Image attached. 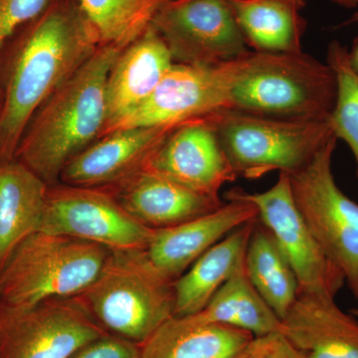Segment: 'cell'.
I'll return each instance as SVG.
<instances>
[{
    "instance_id": "obj_24",
    "label": "cell",
    "mask_w": 358,
    "mask_h": 358,
    "mask_svg": "<svg viewBox=\"0 0 358 358\" xmlns=\"http://www.w3.org/2000/svg\"><path fill=\"white\" fill-rule=\"evenodd\" d=\"M245 268L264 301L281 320L284 319L298 296V281L284 252L259 219L247 245Z\"/></svg>"
},
{
    "instance_id": "obj_31",
    "label": "cell",
    "mask_w": 358,
    "mask_h": 358,
    "mask_svg": "<svg viewBox=\"0 0 358 358\" xmlns=\"http://www.w3.org/2000/svg\"><path fill=\"white\" fill-rule=\"evenodd\" d=\"M331 1L343 8L350 9L358 7V0H331Z\"/></svg>"
},
{
    "instance_id": "obj_22",
    "label": "cell",
    "mask_w": 358,
    "mask_h": 358,
    "mask_svg": "<svg viewBox=\"0 0 358 358\" xmlns=\"http://www.w3.org/2000/svg\"><path fill=\"white\" fill-rule=\"evenodd\" d=\"M257 220L232 231L207 250L174 282V317L196 315L206 307L243 261L250 235Z\"/></svg>"
},
{
    "instance_id": "obj_32",
    "label": "cell",
    "mask_w": 358,
    "mask_h": 358,
    "mask_svg": "<svg viewBox=\"0 0 358 358\" xmlns=\"http://www.w3.org/2000/svg\"><path fill=\"white\" fill-rule=\"evenodd\" d=\"M350 312L352 313L353 315H355V317H357L358 319V308H352V310H350Z\"/></svg>"
},
{
    "instance_id": "obj_5",
    "label": "cell",
    "mask_w": 358,
    "mask_h": 358,
    "mask_svg": "<svg viewBox=\"0 0 358 358\" xmlns=\"http://www.w3.org/2000/svg\"><path fill=\"white\" fill-rule=\"evenodd\" d=\"M110 250L76 238L37 231L0 271V313H15L54 298L78 296L105 265Z\"/></svg>"
},
{
    "instance_id": "obj_4",
    "label": "cell",
    "mask_w": 358,
    "mask_h": 358,
    "mask_svg": "<svg viewBox=\"0 0 358 358\" xmlns=\"http://www.w3.org/2000/svg\"><path fill=\"white\" fill-rule=\"evenodd\" d=\"M174 282L145 249L112 251L95 281L78 296L106 331L141 345L174 317Z\"/></svg>"
},
{
    "instance_id": "obj_15",
    "label": "cell",
    "mask_w": 358,
    "mask_h": 358,
    "mask_svg": "<svg viewBox=\"0 0 358 358\" xmlns=\"http://www.w3.org/2000/svg\"><path fill=\"white\" fill-rule=\"evenodd\" d=\"M228 200L210 213L155 230L145 251L162 274L176 281L207 250L232 231L258 219L255 205L246 200Z\"/></svg>"
},
{
    "instance_id": "obj_29",
    "label": "cell",
    "mask_w": 358,
    "mask_h": 358,
    "mask_svg": "<svg viewBox=\"0 0 358 358\" xmlns=\"http://www.w3.org/2000/svg\"><path fill=\"white\" fill-rule=\"evenodd\" d=\"M244 358H308L282 333L254 338Z\"/></svg>"
},
{
    "instance_id": "obj_3",
    "label": "cell",
    "mask_w": 358,
    "mask_h": 358,
    "mask_svg": "<svg viewBox=\"0 0 358 358\" xmlns=\"http://www.w3.org/2000/svg\"><path fill=\"white\" fill-rule=\"evenodd\" d=\"M222 108L285 120H329L336 80L327 63L308 54L244 55L214 67Z\"/></svg>"
},
{
    "instance_id": "obj_11",
    "label": "cell",
    "mask_w": 358,
    "mask_h": 358,
    "mask_svg": "<svg viewBox=\"0 0 358 358\" xmlns=\"http://www.w3.org/2000/svg\"><path fill=\"white\" fill-rule=\"evenodd\" d=\"M152 27L176 64L211 67L250 51L228 0H169Z\"/></svg>"
},
{
    "instance_id": "obj_7",
    "label": "cell",
    "mask_w": 358,
    "mask_h": 358,
    "mask_svg": "<svg viewBox=\"0 0 358 358\" xmlns=\"http://www.w3.org/2000/svg\"><path fill=\"white\" fill-rule=\"evenodd\" d=\"M336 136L300 171L289 174L301 216L320 248L343 272L358 308V203L339 188L333 173Z\"/></svg>"
},
{
    "instance_id": "obj_27",
    "label": "cell",
    "mask_w": 358,
    "mask_h": 358,
    "mask_svg": "<svg viewBox=\"0 0 358 358\" xmlns=\"http://www.w3.org/2000/svg\"><path fill=\"white\" fill-rule=\"evenodd\" d=\"M54 0H0V67L8 40L23 26L38 17ZM1 101V85H0Z\"/></svg>"
},
{
    "instance_id": "obj_6",
    "label": "cell",
    "mask_w": 358,
    "mask_h": 358,
    "mask_svg": "<svg viewBox=\"0 0 358 358\" xmlns=\"http://www.w3.org/2000/svg\"><path fill=\"white\" fill-rule=\"evenodd\" d=\"M207 117L238 178L296 173L334 136L329 119H277L230 110Z\"/></svg>"
},
{
    "instance_id": "obj_12",
    "label": "cell",
    "mask_w": 358,
    "mask_h": 358,
    "mask_svg": "<svg viewBox=\"0 0 358 358\" xmlns=\"http://www.w3.org/2000/svg\"><path fill=\"white\" fill-rule=\"evenodd\" d=\"M145 169L210 196L238 178L207 115L178 124Z\"/></svg>"
},
{
    "instance_id": "obj_19",
    "label": "cell",
    "mask_w": 358,
    "mask_h": 358,
    "mask_svg": "<svg viewBox=\"0 0 358 358\" xmlns=\"http://www.w3.org/2000/svg\"><path fill=\"white\" fill-rule=\"evenodd\" d=\"M255 336L222 324L173 317L141 345L143 358H244Z\"/></svg>"
},
{
    "instance_id": "obj_13",
    "label": "cell",
    "mask_w": 358,
    "mask_h": 358,
    "mask_svg": "<svg viewBox=\"0 0 358 358\" xmlns=\"http://www.w3.org/2000/svg\"><path fill=\"white\" fill-rule=\"evenodd\" d=\"M176 126L134 127L105 134L71 160L61 183L93 188L119 185L147 167Z\"/></svg>"
},
{
    "instance_id": "obj_1",
    "label": "cell",
    "mask_w": 358,
    "mask_h": 358,
    "mask_svg": "<svg viewBox=\"0 0 358 358\" xmlns=\"http://www.w3.org/2000/svg\"><path fill=\"white\" fill-rule=\"evenodd\" d=\"M16 34L0 70V162L14 159L40 106L102 45L77 0H54Z\"/></svg>"
},
{
    "instance_id": "obj_8",
    "label": "cell",
    "mask_w": 358,
    "mask_h": 358,
    "mask_svg": "<svg viewBox=\"0 0 358 358\" xmlns=\"http://www.w3.org/2000/svg\"><path fill=\"white\" fill-rule=\"evenodd\" d=\"M155 230L131 215L107 189L57 183L48 187L39 231L128 251L147 249Z\"/></svg>"
},
{
    "instance_id": "obj_17",
    "label": "cell",
    "mask_w": 358,
    "mask_h": 358,
    "mask_svg": "<svg viewBox=\"0 0 358 358\" xmlns=\"http://www.w3.org/2000/svg\"><path fill=\"white\" fill-rule=\"evenodd\" d=\"M281 333L308 358H358V319L331 296L298 294Z\"/></svg>"
},
{
    "instance_id": "obj_21",
    "label": "cell",
    "mask_w": 358,
    "mask_h": 358,
    "mask_svg": "<svg viewBox=\"0 0 358 358\" xmlns=\"http://www.w3.org/2000/svg\"><path fill=\"white\" fill-rule=\"evenodd\" d=\"M248 48L300 53L307 28L306 0H228Z\"/></svg>"
},
{
    "instance_id": "obj_26",
    "label": "cell",
    "mask_w": 358,
    "mask_h": 358,
    "mask_svg": "<svg viewBox=\"0 0 358 358\" xmlns=\"http://www.w3.org/2000/svg\"><path fill=\"white\" fill-rule=\"evenodd\" d=\"M327 63L336 80V103L329 124L336 140H343L352 150L358 179V72L350 64L348 48L334 41L327 48Z\"/></svg>"
},
{
    "instance_id": "obj_20",
    "label": "cell",
    "mask_w": 358,
    "mask_h": 358,
    "mask_svg": "<svg viewBox=\"0 0 358 358\" xmlns=\"http://www.w3.org/2000/svg\"><path fill=\"white\" fill-rule=\"evenodd\" d=\"M48 187L17 160L0 162V271L14 250L40 230Z\"/></svg>"
},
{
    "instance_id": "obj_14",
    "label": "cell",
    "mask_w": 358,
    "mask_h": 358,
    "mask_svg": "<svg viewBox=\"0 0 358 358\" xmlns=\"http://www.w3.org/2000/svg\"><path fill=\"white\" fill-rule=\"evenodd\" d=\"M214 67L174 63L150 98L110 124L103 136L134 127L176 126L221 110L222 98Z\"/></svg>"
},
{
    "instance_id": "obj_2",
    "label": "cell",
    "mask_w": 358,
    "mask_h": 358,
    "mask_svg": "<svg viewBox=\"0 0 358 358\" xmlns=\"http://www.w3.org/2000/svg\"><path fill=\"white\" fill-rule=\"evenodd\" d=\"M119 49L101 45L36 110L14 159L49 186L66 166L102 136L107 122L106 87Z\"/></svg>"
},
{
    "instance_id": "obj_18",
    "label": "cell",
    "mask_w": 358,
    "mask_h": 358,
    "mask_svg": "<svg viewBox=\"0 0 358 358\" xmlns=\"http://www.w3.org/2000/svg\"><path fill=\"white\" fill-rule=\"evenodd\" d=\"M173 64L166 44L152 25L120 52L108 76V117L103 134L110 124L145 103Z\"/></svg>"
},
{
    "instance_id": "obj_16",
    "label": "cell",
    "mask_w": 358,
    "mask_h": 358,
    "mask_svg": "<svg viewBox=\"0 0 358 358\" xmlns=\"http://www.w3.org/2000/svg\"><path fill=\"white\" fill-rule=\"evenodd\" d=\"M103 189L134 218L155 230L187 222L223 204L219 196L195 192L148 169Z\"/></svg>"
},
{
    "instance_id": "obj_30",
    "label": "cell",
    "mask_w": 358,
    "mask_h": 358,
    "mask_svg": "<svg viewBox=\"0 0 358 358\" xmlns=\"http://www.w3.org/2000/svg\"><path fill=\"white\" fill-rule=\"evenodd\" d=\"M357 22H358V10L353 13L348 23ZM348 57H350V64L358 72V37L353 41L352 48L348 49Z\"/></svg>"
},
{
    "instance_id": "obj_25",
    "label": "cell",
    "mask_w": 358,
    "mask_h": 358,
    "mask_svg": "<svg viewBox=\"0 0 358 358\" xmlns=\"http://www.w3.org/2000/svg\"><path fill=\"white\" fill-rule=\"evenodd\" d=\"M101 44L124 50L140 38L169 0H77Z\"/></svg>"
},
{
    "instance_id": "obj_23",
    "label": "cell",
    "mask_w": 358,
    "mask_h": 358,
    "mask_svg": "<svg viewBox=\"0 0 358 358\" xmlns=\"http://www.w3.org/2000/svg\"><path fill=\"white\" fill-rule=\"evenodd\" d=\"M188 317L204 324L237 327L255 338L282 331L281 319L250 281L245 268V258L206 307Z\"/></svg>"
},
{
    "instance_id": "obj_9",
    "label": "cell",
    "mask_w": 358,
    "mask_h": 358,
    "mask_svg": "<svg viewBox=\"0 0 358 358\" xmlns=\"http://www.w3.org/2000/svg\"><path fill=\"white\" fill-rule=\"evenodd\" d=\"M226 197L255 205L259 221L272 233L293 268L299 294L336 298L345 275L327 258L299 211L288 173H280L277 182L266 192L249 193L234 188Z\"/></svg>"
},
{
    "instance_id": "obj_28",
    "label": "cell",
    "mask_w": 358,
    "mask_h": 358,
    "mask_svg": "<svg viewBox=\"0 0 358 358\" xmlns=\"http://www.w3.org/2000/svg\"><path fill=\"white\" fill-rule=\"evenodd\" d=\"M71 358H143L141 345L108 333L91 341Z\"/></svg>"
},
{
    "instance_id": "obj_10",
    "label": "cell",
    "mask_w": 358,
    "mask_h": 358,
    "mask_svg": "<svg viewBox=\"0 0 358 358\" xmlns=\"http://www.w3.org/2000/svg\"><path fill=\"white\" fill-rule=\"evenodd\" d=\"M108 333L79 296L50 299L0 313V358H71Z\"/></svg>"
}]
</instances>
